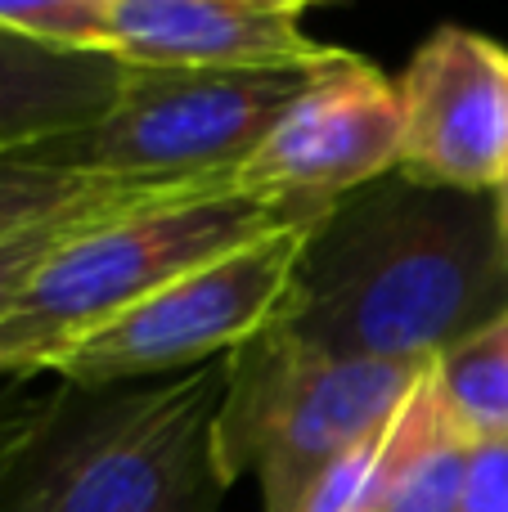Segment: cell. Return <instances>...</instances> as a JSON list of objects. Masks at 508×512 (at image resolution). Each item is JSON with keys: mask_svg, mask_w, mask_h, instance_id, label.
Instances as JSON below:
<instances>
[{"mask_svg": "<svg viewBox=\"0 0 508 512\" xmlns=\"http://www.w3.org/2000/svg\"><path fill=\"white\" fill-rule=\"evenodd\" d=\"M297 5H302V9H306V5H320V0H297Z\"/></svg>", "mask_w": 508, "mask_h": 512, "instance_id": "20", "label": "cell"}, {"mask_svg": "<svg viewBox=\"0 0 508 512\" xmlns=\"http://www.w3.org/2000/svg\"><path fill=\"white\" fill-rule=\"evenodd\" d=\"M225 387L230 355L117 387L59 382L0 512H216L230 490L216 459Z\"/></svg>", "mask_w": 508, "mask_h": 512, "instance_id": "2", "label": "cell"}, {"mask_svg": "<svg viewBox=\"0 0 508 512\" xmlns=\"http://www.w3.org/2000/svg\"><path fill=\"white\" fill-rule=\"evenodd\" d=\"M135 185H153V180H108L50 167L27 153H0V243L59 221L68 212H81V207H95L104 198H117Z\"/></svg>", "mask_w": 508, "mask_h": 512, "instance_id": "13", "label": "cell"}, {"mask_svg": "<svg viewBox=\"0 0 508 512\" xmlns=\"http://www.w3.org/2000/svg\"><path fill=\"white\" fill-rule=\"evenodd\" d=\"M495 216H500V234H504V248H508V180L495 189Z\"/></svg>", "mask_w": 508, "mask_h": 512, "instance_id": "18", "label": "cell"}, {"mask_svg": "<svg viewBox=\"0 0 508 512\" xmlns=\"http://www.w3.org/2000/svg\"><path fill=\"white\" fill-rule=\"evenodd\" d=\"M405 108L396 81L360 54L311 72L266 140L234 171V189L270 203L324 207L401 171Z\"/></svg>", "mask_w": 508, "mask_h": 512, "instance_id": "7", "label": "cell"}, {"mask_svg": "<svg viewBox=\"0 0 508 512\" xmlns=\"http://www.w3.org/2000/svg\"><path fill=\"white\" fill-rule=\"evenodd\" d=\"M432 382L468 441L508 436V306L437 355Z\"/></svg>", "mask_w": 508, "mask_h": 512, "instance_id": "12", "label": "cell"}, {"mask_svg": "<svg viewBox=\"0 0 508 512\" xmlns=\"http://www.w3.org/2000/svg\"><path fill=\"white\" fill-rule=\"evenodd\" d=\"M59 396V378L54 387H36V378H9L0 387V495H5L9 472L18 468V459L27 454V445L36 441V432L45 427Z\"/></svg>", "mask_w": 508, "mask_h": 512, "instance_id": "16", "label": "cell"}, {"mask_svg": "<svg viewBox=\"0 0 508 512\" xmlns=\"http://www.w3.org/2000/svg\"><path fill=\"white\" fill-rule=\"evenodd\" d=\"M261 5H284V9H297V14H302V5H297V0H261Z\"/></svg>", "mask_w": 508, "mask_h": 512, "instance_id": "19", "label": "cell"}, {"mask_svg": "<svg viewBox=\"0 0 508 512\" xmlns=\"http://www.w3.org/2000/svg\"><path fill=\"white\" fill-rule=\"evenodd\" d=\"M324 207L270 203L239 194L234 185H216L86 225L41 265L18 306L0 319V382L50 378L59 355H68L81 337L113 324L180 274Z\"/></svg>", "mask_w": 508, "mask_h": 512, "instance_id": "3", "label": "cell"}, {"mask_svg": "<svg viewBox=\"0 0 508 512\" xmlns=\"http://www.w3.org/2000/svg\"><path fill=\"white\" fill-rule=\"evenodd\" d=\"M108 50L144 68L320 72L347 50L306 36L302 14L261 0H113Z\"/></svg>", "mask_w": 508, "mask_h": 512, "instance_id": "9", "label": "cell"}, {"mask_svg": "<svg viewBox=\"0 0 508 512\" xmlns=\"http://www.w3.org/2000/svg\"><path fill=\"white\" fill-rule=\"evenodd\" d=\"M405 108L401 176L428 189L495 194L508 180V50L437 27L396 81Z\"/></svg>", "mask_w": 508, "mask_h": 512, "instance_id": "8", "label": "cell"}, {"mask_svg": "<svg viewBox=\"0 0 508 512\" xmlns=\"http://www.w3.org/2000/svg\"><path fill=\"white\" fill-rule=\"evenodd\" d=\"M329 212L333 207L302 216L266 239L180 274L113 324L81 337L68 355H59L50 378L72 387H117L234 355L284 319L311 234Z\"/></svg>", "mask_w": 508, "mask_h": 512, "instance_id": "6", "label": "cell"}, {"mask_svg": "<svg viewBox=\"0 0 508 512\" xmlns=\"http://www.w3.org/2000/svg\"><path fill=\"white\" fill-rule=\"evenodd\" d=\"M126 59L59 50L0 27V153H27L95 126L117 104Z\"/></svg>", "mask_w": 508, "mask_h": 512, "instance_id": "10", "label": "cell"}, {"mask_svg": "<svg viewBox=\"0 0 508 512\" xmlns=\"http://www.w3.org/2000/svg\"><path fill=\"white\" fill-rule=\"evenodd\" d=\"M455 512H508V436L473 441Z\"/></svg>", "mask_w": 508, "mask_h": 512, "instance_id": "17", "label": "cell"}, {"mask_svg": "<svg viewBox=\"0 0 508 512\" xmlns=\"http://www.w3.org/2000/svg\"><path fill=\"white\" fill-rule=\"evenodd\" d=\"M428 364L347 360L288 337H252L230 355V387L216 418L225 481L261 477L266 512H297L306 490L351 445L374 436L410 400Z\"/></svg>", "mask_w": 508, "mask_h": 512, "instance_id": "4", "label": "cell"}, {"mask_svg": "<svg viewBox=\"0 0 508 512\" xmlns=\"http://www.w3.org/2000/svg\"><path fill=\"white\" fill-rule=\"evenodd\" d=\"M216 185H230V180H185V185H135L117 198H104L95 207H81V212H68L50 225H36V230L18 234V239L0 243V319L18 306V297L27 292V283L41 274V265L50 261L72 234H81L86 225L99 221H117L126 212H140L149 203H162V198H176V194H194V189H216Z\"/></svg>", "mask_w": 508, "mask_h": 512, "instance_id": "14", "label": "cell"}, {"mask_svg": "<svg viewBox=\"0 0 508 512\" xmlns=\"http://www.w3.org/2000/svg\"><path fill=\"white\" fill-rule=\"evenodd\" d=\"M311 72H207L126 63L117 104L77 135L27 149L50 167L108 180H230Z\"/></svg>", "mask_w": 508, "mask_h": 512, "instance_id": "5", "label": "cell"}, {"mask_svg": "<svg viewBox=\"0 0 508 512\" xmlns=\"http://www.w3.org/2000/svg\"><path fill=\"white\" fill-rule=\"evenodd\" d=\"M5 382H9V378H5Z\"/></svg>", "mask_w": 508, "mask_h": 512, "instance_id": "21", "label": "cell"}, {"mask_svg": "<svg viewBox=\"0 0 508 512\" xmlns=\"http://www.w3.org/2000/svg\"><path fill=\"white\" fill-rule=\"evenodd\" d=\"M473 441L455 427L432 382V364L401 405L383 486L369 512H455Z\"/></svg>", "mask_w": 508, "mask_h": 512, "instance_id": "11", "label": "cell"}, {"mask_svg": "<svg viewBox=\"0 0 508 512\" xmlns=\"http://www.w3.org/2000/svg\"><path fill=\"white\" fill-rule=\"evenodd\" d=\"M108 18L113 0H0V27L14 36L59 50H108Z\"/></svg>", "mask_w": 508, "mask_h": 512, "instance_id": "15", "label": "cell"}, {"mask_svg": "<svg viewBox=\"0 0 508 512\" xmlns=\"http://www.w3.org/2000/svg\"><path fill=\"white\" fill-rule=\"evenodd\" d=\"M504 306L495 194L428 189L396 171L333 203L275 328L347 360L432 364Z\"/></svg>", "mask_w": 508, "mask_h": 512, "instance_id": "1", "label": "cell"}]
</instances>
